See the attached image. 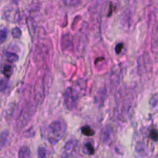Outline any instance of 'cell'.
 Here are the masks:
<instances>
[{"mask_svg": "<svg viewBox=\"0 0 158 158\" xmlns=\"http://www.w3.org/2000/svg\"><path fill=\"white\" fill-rule=\"evenodd\" d=\"M49 128L51 132H52V134L55 135L54 137H56V140H58L64 134L66 127L63 123L57 120V121L52 123V124L49 127Z\"/></svg>", "mask_w": 158, "mask_h": 158, "instance_id": "1", "label": "cell"}, {"mask_svg": "<svg viewBox=\"0 0 158 158\" xmlns=\"http://www.w3.org/2000/svg\"><path fill=\"white\" fill-rule=\"evenodd\" d=\"M77 96L74 94L73 90L71 88L67 89L65 94V103L68 109L73 110L77 106Z\"/></svg>", "mask_w": 158, "mask_h": 158, "instance_id": "2", "label": "cell"}, {"mask_svg": "<svg viewBox=\"0 0 158 158\" xmlns=\"http://www.w3.org/2000/svg\"><path fill=\"white\" fill-rule=\"evenodd\" d=\"M19 158H31V152L30 150L27 147H23L19 150Z\"/></svg>", "mask_w": 158, "mask_h": 158, "instance_id": "3", "label": "cell"}, {"mask_svg": "<svg viewBox=\"0 0 158 158\" xmlns=\"http://www.w3.org/2000/svg\"><path fill=\"white\" fill-rule=\"evenodd\" d=\"M12 72H13V69L11 66H9V65H6V66H4L2 69V73L6 77H9L12 74Z\"/></svg>", "mask_w": 158, "mask_h": 158, "instance_id": "4", "label": "cell"}, {"mask_svg": "<svg viewBox=\"0 0 158 158\" xmlns=\"http://www.w3.org/2000/svg\"><path fill=\"white\" fill-rule=\"evenodd\" d=\"M81 131L84 135L88 136V137H89V136H93L94 134V131H93L89 127H87V126L83 127L81 129Z\"/></svg>", "mask_w": 158, "mask_h": 158, "instance_id": "5", "label": "cell"}, {"mask_svg": "<svg viewBox=\"0 0 158 158\" xmlns=\"http://www.w3.org/2000/svg\"><path fill=\"white\" fill-rule=\"evenodd\" d=\"M7 34H8V30L6 28H5V29H0V44H2V43L6 40Z\"/></svg>", "mask_w": 158, "mask_h": 158, "instance_id": "6", "label": "cell"}, {"mask_svg": "<svg viewBox=\"0 0 158 158\" xmlns=\"http://www.w3.org/2000/svg\"><path fill=\"white\" fill-rule=\"evenodd\" d=\"M7 137L8 132H3L2 134H0V149L5 145V143H6Z\"/></svg>", "mask_w": 158, "mask_h": 158, "instance_id": "7", "label": "cell"}, {"mask_svg": "<svg viewBox=\"0 0 158 158\" xmlns=\"http://www.w3.org/2000/svg\"><path fill=\"white\" fill-rule=\"evenodd\" d=\"M6 58H7L8 60H9L10 62L13 63V62L16 61L18 60V56H17L16 54L12 53V52H6Z\"/></svg>", "mask_w": 158, "mask_h": 158, "instance_id": "8", "label": "cell"}, {"mask_svg": "<svg viewBox=\"0 0 158 158\" xmlns=\"http://www.w3.org/2000/svg\"><path fill=\"white\" fill-rule=\"evenodd\" d=\"M8 82L5 80H0V92L4 91L7 88Z\"/></svg>", "mask_w": 158, "mask_h": 158, "instance_id": "9", "label": "cell"}, {"mask_svg": "<svg viewBox=\"0 0 158 158\" xmlns=\"http://www.w3.org/2000/svg\"><path fill=\"white\" fill-rule=\"evenodd\" d=\"M38 154H39V157H40V158H45L46 157V149H44L43 148H40V149H39Z\"/></svg>", "mask_w": 158, "mask_h": 158, "instance_id": "10", "label": "cell"}, {"mask_svg": "<svg viewBox=\"0 0 158 158\" xmlns=\"http://www.w3.org/2000/svg\"><path fill=\"white\" fill-rule=\"evenodd\" d=\"M86 149L88 151V154H94V147L92 146V144H90V143H87V144H86Z\"/></svg>", "mask_w": 158, "mask_h": 158, "instance_id": "11", "label": "cell"}, {"mask_svg": "<svg viewBox=\"0 0 158 158\" xmlns=\"http://www.w3.org/2000/svg\"><path fill=\"white\" fill-rule=\"evenodd\" d=\"M12 33L14 35V37H17L18 38V37H19L21 35V31H20V29L19 28H15L12 30Z\"/></svg>", "mask_w": 158, "mask_h": 158, "instance_id": "12", "label": "cell"}, {"mask_svg": "<svg viewBox=\"0 0 158 158\" xmlns=\"http://www.w3.org/2000/svg\"><path fill=\"white\" fill-rule=\"evenodd\" d=\"M123 47V45L122 44V43H120V44L117 45V47H116V52H117V54L120 53V52H121Z\"/></svg>", "mask_w": 158, "mask_h": 158, "instance_id": "13", "label": "cell"}, {"mask_svg": "<svg viewBox=\"0 0 158 158\" xmlns=\"http://www.w3.org/2000/svg\"><path fill=\"white\" fill-rule=\"evenodd\" d=\"M157 131H152L151 132V138H153L154 139V140H155V141H157Z\"/></svg>", "mask_w": 158, "mask_h": 158, "instance_id": "14", "label": "cell"}]
</instances>
